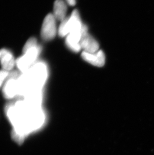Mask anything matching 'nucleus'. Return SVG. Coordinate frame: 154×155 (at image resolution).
<instances>
[{"label":"nucleus","mask_w":154,"mask_h":155,"mask_svg":"<svg viewBox=\"0 0 154 155\" xmlns=\"http://www.w3.org/2000/svg\"><path fill=\"white\" fill-rule=\"evenodd\" d=\"M29 70L34 87L41 88L42 87L48 76V70L45 64L39 62L34 65Z\"/></svg>","instance_id":"1"},{"label":"nucleus","mask_w":154,"mask_h":155,"mask_svg":"<svg viewBox=\"0 0 154 155\" xmlns=\"http://www.w3.org/2000/svg\"><path fill=\"white\" fill-rule=\"evenodd\" d=\"M39 49L38 46L30 49L24 53L23 55L18 59L16 64L19 70L24 72L29 70L30 67L38 57Z\"/></svg>","instance_id":"2"},{"label":"nucleus","mask_w":154,"mask_h":155,"mask_svg":"<svg viewBox=\"0 0 154 155\" xmlns=\"http://www.w3.org/2000/svg\"><path fill=\"white\" fill-rule=\"evenodd\" d=\"M55 18L53 14H49L44 19L41 29V37L46 41H49L55 38L57 34V27Z\"/></svg>","instance_id":"3"},{"label":"nucleus","mask_w":154,"mask_h":155,"mask_svg":"<svg viewBox=\"0 0 154 155\" xmlns=\"http://www.w3.org/2000/svg\"><path fill=\"white\" fill-rule=\"evenodd\" d=\"M80 44L84 51L95 53L99 50V45L97 41L88 32L87 27L83 25Z\"/></svg>","instance_id":"4"},{"label":"nucleus","mask_w":154,"mask_h":155,"mask_svg":"<svg viewBox=\"0 0 154 155\" xmlns=\"http://www.w3.org/2000/svg\"><path fill=\"white\" fill-rule=\"evenodd\" d=\"M82 57L85 61L94 66L102 67L105 64V55L102 50H98L95 53L83 51Z\"/></svg>","instance_id":"5"},{"label":"nucleus","mask_w":154,"mask_h":155,"mask_svg":"<svg viewBox=\"0 0 154 155\" xmlns=\"http://www.w3.org/2000/svg\"><path fill=\"white\" fill-rule=\"evenodd\" d=\"M0 63L3 69L8 71L12 70L15 63L14 58L12 53L6 49H1Z\"/></svg>","instance_id":"6"},{"label":"nucleus","mask_w":154,"mask_h":155,"mask_svg":"<svg viewBox=\"0 0 154 155\" xmlns=\"http://www.w3.org/2000/svg\"><path fill=\"white\" fill-rule=\"evenodd\" d=\"M67 5L63 0H56L54 5V15L57 20L63 21L66 18Z\"/></svg>","instance_id":"7"},{"label":"nucleus","mask_w":154,"mask_h":155,"mask_svg":"<svg viewBox=\"0 0 154 155\" xmlns=\"http://www.w3.org/2000/svg\"><path fill=\"white\" fill-rule=\"evenodd\" d=\"M18 91L17 80L14 78H10L6 82L3 89L5 96L7 98H11Z\"/></svg>","instance_id":"8"},{"label":"nucleus","mask_w":154,"mask_h":155,"mask_svg":"<svg viewBox=\"0 0 154 155\" xmlns=\"http://www.w3.org/2000/svg\"><path fill=\"white\" fill-rule=\"evenodd\" d=\"M70 33V25L69 17L66 18L62 21L58 29L59 35L60 37H64L67 36Z\"/></svg>","instance_id":"9"},{"label":"nucleus","mask_w":154,"mask_h":155,"mask_svg":"<svg viewBox=\"0 0 154 155\" xmlns=\"http://www.w3.org/2000/svg\"><path fill=\"white\" fill-rule=\"evenodd\" d=\"M11 137L13 140L18 144L22 145L25 140V136L23 133L21 132L17 129H13L11 132Z\"/></svg>","instance_id":"10"},{"label":"nucleus","mask_w":154,"mask_h":155,"mask_svg":"<svg viewBox=\"0 0 154 155\" xmlns=\"http://www.w3.org/2000/svg\"><path fill=\"white\" fill-rule=\"evenodd\" d=\"M37 46H38V45L37 44L36 39L32 37V38H30L27 41V42L26 43V44L24 46L23 52V53L26 52L27 51H28L30 49L37 47Z\"/></svg>","instance_id":"11"},{"label":"nucleus","mask_w":154,"mask_h":155,"mask_svg":"<svg viewBox=\"0 0 154 155\" xmlns=\"http://www.w3.org/2000/svg\"><path fill=\"white\" fill-rule=\"evenodd\" d=\"M9 73L8 71L3 69L0 70V86L3 84V81L9 76Z\"/></svg>","instance_id":"12"},{"label":"nucleus","mask_w":154,"mask_h":155,"mask_svg":"<svg viewBox=\"0 0 154 155\" xmlns=\"http://www.w3.org/2000/svg\"><path fill=\"white\" fill-rule=\"evenodd\" d=\"M66 1L70 6H75L76 4V0H66Z\"/></svg>","instance_id":"13"}]
</instances>
